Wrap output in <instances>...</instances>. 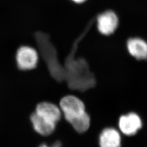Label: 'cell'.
<instances>
[{
  "instance_id": "cell-1",
  "label": "cell",
  "mask_w": 147,
  "mask_h": 147,
  "mask_svg": "<svg viewBox=\"0 0 147 147\" xmlns=\"http://www.w3.org/2000/svg\"><path fill=\"white\" fill-rule=\"evenodd\" d=\"M59 107L64 119L76 133L82 134L89 130L92 118L81 99L75 95H64L59 101Z\"/></svg>"
},
{
  "instance_id": "cell-2",
  "label": "cell",
  "mask_w": 147,
  "mask_h": 147,
  "mask_svg": "<svg viewBox=\"0 0 147 147\" xmlns=\"http://www.w3.org/2000/svg\"><path fill=\"white\" fill-rule=\"evenodd\" d=\"M118 126L121 134L127 137L134 136L143 127L141 117L135 112L121 115L118 120Z\"/></svg>"
},
{
  "instance_id": "cell-3",
  "label": "cell",
  "mask_w": 147,
  "mask_h": 147,
  "mask_svg": "<svg viewBox=\"0 0 147 147\" xmlns=\"http://www.w3.org/2000/svg\"><path fill=\"white\" fill-rule=\"evenodd\" d=\"M38 53L33 47L22 46L19 48L16 55V61L18 68L21 70H30L37 67Z\"/></svg>"
},
{
  "instance_id": "cell-4",
  "label": "cell",
  "mask_w": 147,
  "mask_h": 147,
  "mask_svg": "<svg viewBox=\"0 0 147 147\" xmlns=\"http://www.w3.org/2000/svg\"><path fill=\"white\" fill-rule=\"evenodd\" d=\"M34 112L45 119L56 124H57L63 117L59 106L48 101L39 102L36 106Z\"/></svg>"
},
{
  "instance_id": "cell-5",
  "label": "cell",
  "mask_w": 147,
  "mask_h": 147,
  "mask_svg": "<svg viewBox=\"0 0 147 147\" xmlns=\"http://www.w3.org/2000/svg\"><path fill=\"white\" fill-rule=\"evenodd\" d=\"M98 142L99 147H121V132L113 126L106 127L100 132Z\"/></svg>"
},
{
  "instance_id": "cell-6",
  "label": "cell",
  "mask_w": 147,
  "mask_h": 147,
  "mask_svg": "<svg viewBox=\"0 0 147 147\" xmlns=\"http://www.w3.org/2000/svg\"><path fill=\"white\" fill-rule=\"evenodd\" d=\"M118 25V18L112 11H106L97 19V27L100 33L109 36L113 33Z\"/></svg>"
},
{
  "instance_id": "cell-7",
  "label": "cell",
  "mask_w": 147,
  "mask_h": 147,
  "mask_svg": "<svg viewBox=\"0 0 147 147\" xmlns=\"http://www.w3.org/2000/svg\"><path fill=\"white\" fill-rule=\"evenodd\" d=\"M31 121L35 131L42 136L51 135L57 126V124L45 119L35 112L31 116Z\"/></svg>"
},
{
  "instance_id": "cell-8",
  "label": "cell",
  "mask_w": 147,
  "mask_h": 147,
  "mask_svg": "<svg viewBox=\"0 0 147 147\" xmlns=\"http://www.w3.org/2000/svg\"><path fill=\"white\" fill-rule=\"evenodd\" d=\"M129 53L138 60L147 59V42L140 38H131L127 42Z\"/></svg>"
},
{
  "instance_id": "cell-9",
  "label": "cell",
  "mask_w": 147,
  "mask_h": 147,
  "mask_svg": "<svg viewBox=\"0 0 147 147\" xmlns=\"http://www.w3.org/2000/svg\"><path fill=\"white\" fill-rule=\"evenodd\" d=\"M39 147H62V143L60 141H56L54 142L51 146H48L47 144H42Z\"/></svg>"
},
{
  "instance_id": "cell-10",
  "label": "cell",
  "mask_w": 147,
  "mask_h": 147,
  "mask_svg": "<svg viewBox=\"0 0 147 147\" xmlns=\"http://www.w3.org/2000/svg\"><path fill=\"white\" fill-rule=\"evenodd\" d=\"M71 1L76 3H81L84 2V1H86V0H71Z\"/></svg>"
}]
</instances>
